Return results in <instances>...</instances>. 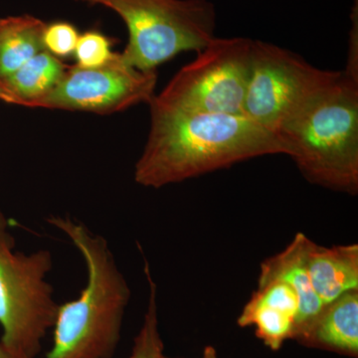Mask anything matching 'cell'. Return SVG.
Wrapping results in <instances>:
<instances>
[{"instance_id":"4fadbf2b","label":"cell","mask_w":358,"mask_h":358,"mask_svg":"<svg viewBox=\"0 0 358 358\" xmlns=\"http://www.w3.org/2000/svg\"><path fill=\"white\" fill-rule=\"evenodd\" d=\"M69 66L43 50L8 77L0 80V101L35 108L57 86Z\"/></svg>"},{"instance_id":"52a82bcc","label":"cell","mask_w":358,"mask_h":358,"mask_svg":"<svg viewBox=\"0 0 358 358\" xmlns=\"http://www.w3.org/2000/svg\"><path fill=\"white\" fill-rule=\"evenodd\" d=\"M338 72L319 69L288 49L253 39L242 113L277 134L285 120Z\"/></svg>"},{"instance_id":"277c9868","label":"cell","mask_w":358,"mask_h":358,"mask_svg":"<svg viewBox=\"0 0 358 358\" xmlns=\"http://www.w3.org/2000/svg\"><path fill=\"white\" fill-rule=\"evenodd\" d=\"M107 7L124 20L128 64L155 71L186 51L199 52L215 38L216 9L210 0H75Z\"/></svg>"},{"instance_id":"5bb4252c","label":"cell","mask_w":358,"mask_h":358,"mask_svg":"<svg viewBox=\"0 0 358 358\" xmlns=\"http://www.w3.org/2000/svg\"><path fill=\"white\" fill-rule=\"evenodd\" d=\"M46 25L28 14L0 18V80L44 50Z\"/></svg>"},{"instance_id":"2e32d148","label":"cell","mask_w":358,"mask_h":358,"mask_svg":"<svg viewBox=\"0 0 358 358\" xmlns=\"http://www.w3.org/2000/svg\"><path fill=\"white\" fill-rule=\"evenodd\" d=\"M112 38L99 30H88L78 39L75 57L77 66L82 68H96L105 65L114 57Z\"/></svg>"},{"instance_id":"ba28073f","label":"cell","mask_w":358,"mask_h":358,"mask_svg":"<svg viewBox=\"0 0 358 358\" xmlns=\"http://www.w3.org/2000/svg\"><path fill=\"white\" fill-rule=\"evenodd\" d=\"M157 71H141L121 53L96 68L68 67L64 76L35 108L112 114L155 98Z\"/></svg>"},{"instance_id":"30bf717a","label":"cell","mask_w":358,"mask_h":358,"mask_svg":"<svg viewBox=\"0 0 358 358\" xmlns=\"http://www.w3.org/2000/svg\"><path fill=\"white\" fill-rule=\"evenodd\" d=\"M301 345L358 357V289L324 306L312 324L294 338Z\"/></svg>"},{"instance_id":"ffe728a7","label":"cell","mask_w":358,"mask_h":358,"mask_svg":"<svg viewBox=\"0 0 358 358\" xmlns=\"http://www.w3.org/2000/svg\"><path fill=\"white\" fill-rule=\"evenodd\" d=\"M166 358H169L166 357ZM201 358H219L217 352H216L215 348L212 345L206 346L204 348L203 353H202Z\"/></svg>"},{"instance_id":"6da1fadb","label":"cell","mask_w":358,"mask_h":358,"mask_svg":"<svg viewBox=\"0 0 358 358\" xmlns=\"http://www.w3.org/2000/svg\"><path fill=\"white\" fill-rule=\"evenodd\" d=\"M150 131L134 166V180L148 188L182 182L245 160L289 155L287 143L244 115L150 108Z\"/></svg>"},{"instance_id":"ac0fdd59","label":"cell","mask_w":358,"mask_h":358,"mask_svg":"<svg viewBox=\"0 0 358 358\" xmlns=\"http://www.w3.org/2000/svg\"><path fill=\"white\" fill-rule=\"evenodd\" d=\"M346 76L358 81V6L357 0L352 7V29L348 41V58H346L345 69L343 70Z\"/></svg>"},{"instance_id":"e0dca14e","label":"cell","mask_w":358,"mask_h":358,"mask_svg":"<svg viewBox=\"0 0 358 358\" xmlns=\"http://www.w3.org/2000/svg\"><path fill=\"white\" fill-rule=\"evenodd\" d=\"M79 36L77 28L66 21L47 24L43 35L44 50L59 59L69 57L74 54Z\"/></svg>"},{"instance_id":"8fae6325","label":"cell","mask_w":358,"mask_h":358,"mask_svg":"<svg viewBox=\"0 0 358 358\" xmlns=\"http://www.w3.org/2000/svg\"><path fill=\"white\" fill-rule=\"evenodd\" d=\"M308 240L303 233H296L286 248L261 264L258 278V282L273 280L286 282L296 292L300 301V312L293 339L307 329L324 308L313 288L306 265Z\"/></svg>"},{"instance_id":"9a60e30c","label":"cell","mask_w":358,"mask_h":358,"mask_svg":"<svg viewBox=\"0 0 358 358\" xmlns=\"http://www.w3.org/2000/svg\"><path fill=\"white\" fill-rule=\"evenodd\" d=\"M145 274L148 282L147 310L129 358H166L164 345L159 331L157 287L152 279L150 265L145 262Z\"/></svg>"},{"instance_id":"5b68a950","label":"cell","mask_w":358,"mask_h":358,"mask_svg":"<svg viewBox=\"0 0 358 358\" xmlns=\"http://www.w3.org/2000/svg\"><path fill=\"white\" fill-rule=\"evenodd\" d=\"M52 267L49 250L16 251L8 219L0 210L1 343L15 355L36 358L42 341L55 324L59 303L47 281Z\"/></svg>"},{"instance_id":"8992f818","label":"cell","mask_w":358,"mask_h":358,"mask_svg":"<svg viewBox=\"0 0 358 358\" xmlns=\"http://www.w3.org/2000/svg\"><path fill=\"white\" fill-rule=\"evenodd\" d=\"M253 39L218 38L174 75L150 103L152 109L243 115Z\"/></svg>"},{"instance_id":"d6986e66","label":"cell","mask_w":358,"mask_h":358,"mask_svg":"<svg viewBox=\"0 0 358 358\" xmlns=\"http://www.w3.org/2000/svg\"><path fill=\"white\" fill-rule=\"evenodd\" d=\"M0 358H26L21 357V355H15L13 352L6 348V346L2 345L0 341Z\"/></svg>"},{"instance_id":"7c38bea8","label":"cell","mask_w":358,"mask_h":358,"mask_svg":"<svg viewBox=\"0 0 358 358\" xmlns=\"http://www.w3.org/2000/svg\"><path fill=\"white\" fill-rule=\"evenodd\" d=\"M306 265L313 288L324 306L358 289V245L320 246L308 238Z\"/></svg>"},{"instance_id":"3957f363","label":"cell","mask_w":358,"mask_h":358,"mask_svg":"<svg viewBox=\"0 0 358 358\" xmlns=\"http://www.w3.org/2000/svg\"><path fill=\"white\" fill-rule=\"evenodd\" d=\"M278 136L308 182L358 192V81L338 71L285 120Z\"/></svg>"},{"instance_id":"9c48e42d","label":"cell","mask_w":358,"mask_h":358,"mask_svg":"<svg viewBox=\"0 0 358 358\" xmlns=\"http://www.w3.org/2000/svg\"><path fill=\"white\" fill-rule=\"evenodd\" d=\"M299 312L296 292L286 282L274 280L258 284L237 322L241 327H253L257 338L277 352L293 339Z\"/></svg>"},{"instance_id":"7a4b0ae2","label":"cell","mask_w":358,"mask_h":358,"mask_svg":"<svg viewBox=\"0 0 358 358\" xmlns=\"http://www.w3.org/2000/svg\"><path fill=\"white\" fill-rule=\"evenodd\" d=\"M47 221L79 251L87 282L76 300L59 305L46 358H112L131 299L128 282L105 238L67 216H50Z\"/></svg>"}]
</instances>
